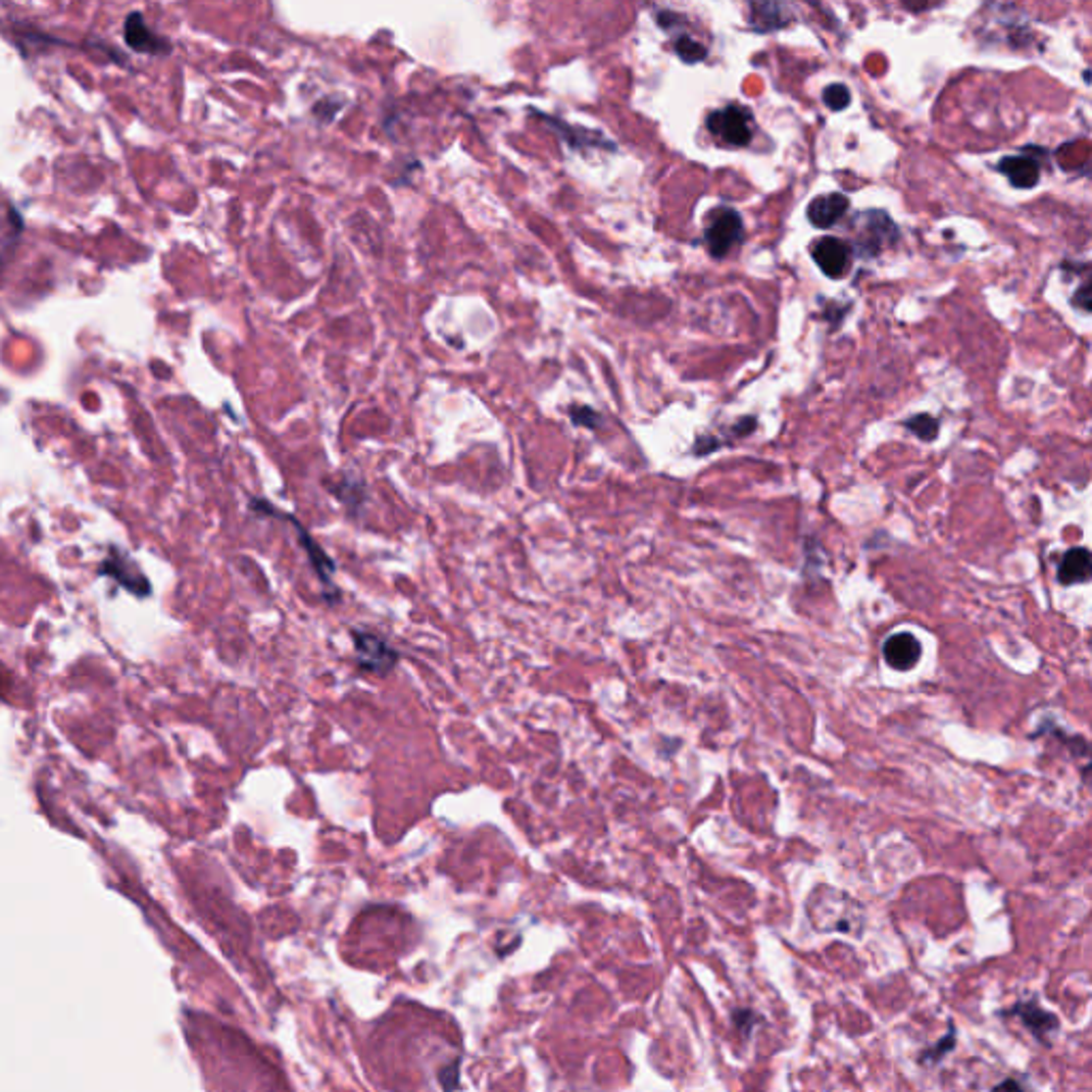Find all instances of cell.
<instances>
[{
  "instance_id": "obj_1",
  "label": "cell",
  "mask_w": 1092,
  "mask_h": 1092,
  "mask_svg": "<svg viewBox=\"0 0 1092 1092\" xmlns=\"http://www.w3.org/2000/svg\"><path fill=\"white\" fill-rule=\"evenodd\" d=\"M807 916L818 932H839L863 937L867 926L865 907L854 896L832 885H818L807 901Z\"/></svg>"
},
{
  "instance_id": "obj_2",
  "label": "cell",
  "mask_w": 1092,
  "mask_h": 1092,
  "mask_svg": "<svg viewBox=\"0 0 1092 1092\" xmlns=\"http://www.w3.org/2000/svg\"><path fill=\"white\" fill-rule=\"evenodd\" d=\"M350 638H353L355 647V662L363 672L384 676L397 669L402 653L393 645H388V640L378 636L372 629L353 627L350 629Z\"/></svg>"
},
{
  "instance_id": "obj_3",
  "label": "cell",
  "mask_w": 1092,
  "mask_h": 1092,
  "mask_svg": "<svg viewBox=\"0 0 1092 1092\" xmlns=\"http://www.w3.org/2000/svg\"><path fill=\"white\" fill-rule=\"evenodd\" d=\"M999 1016L1005 1018V1020H1014L1016 1018V1020L1028 1030L1030 1037H1033L1043 1048H1052V1039L1061 1030L1059 1016L1046 1010L1037 999L1016 1001L1012 1007L999 1012Z\"/></svg>"
},
{
  "instance_id": "obj_4",
  "label": "cell",
  "mask_w": 1092,
  "mask_h": 1092,
  "mask_svg": "<svg viewBox=\"0 0 1092 1092\" xmlns=\"http://www.w3.org/2000/svg\"><path fill=\"white\" fill-rule=\"evenodd\" d=\"M751 114L749 109L740 105H727L713 112L707 120V126L720 141L743 148L751 141Z\"/></svg>"
},
{
  "instance_id": "obj_5",
  "label": "cell",
  "mask_w": 1092,
  "mask_h": 1092,
  "mask_svg": "<svg viewBox=\"0 0 1092 1092\" xmlns=\"http://www.w3.org/2000/svg\"><path fill=\"white\" fill-rule=\"evenodd\" d=\"M284 519H288V521H290V525L295 527V531H297V540H299V544H301V549L306 551L308 560H310V564H312V568H314V572H317V576H319V580H321L323 591H324V598L329 600V604L337 602V600H339V589H337L335 580H333V576H335V562L331 560L329 555L324 553V549L317 542V538H312V536H310V531H308L306 527H303L295 517L284 515Z\"/></svg>"
},
{
  "instance_id": "obj_6",
  "label": "cell",
  "mask_w": 1092,
  "mask_h": 1092,
  "mask_svg": "<svg viewBox=\"0 0 1092 1092\" xmlns=\"http://www.w3.org/2000/svg\"><path fill=\"white\" fill-rule=\"evenodd\" d=\"M740 237H743V221H740L738 212L730 208H720L715 212L705 233L707 246L713 257L715 259L725 257V254L734 248V244H738Z\"/></svg>"
},
{
  "instance_id": "obj_7",
  "label": "cell",
  "mask_w": 1092,
  "mask_h": 1092,
  "mask_svg": "<svg viewBox=\"0 0 1092 1092\" xmlns=\"http://www.w3.org/2000/svg\"><path fill=\"white\" fill-rule=\"evenodd\" d=\"M124 41L130 50H135L139 54L161 56L172 52V43L163 39L161 34H156L137 11L135 14H130L124 22Z\"/></svg>"
},
{
  "instance_id": "obj_8",
  "label": "cell",
  "mask_w": 1092,
  "mask_h": 1092,
  "mask_svg": "<svg viewBox=\"0 0 1092 1092\" xmlns=\"http://www.w3.org/2000/svg\"><path fill=\"white\" fill-rule=\"evenodd\" d=\"M919 658H921V645L914 634L899 632V634H892L888 640H885L883 660H885V664L890 666V669L907 672V670L916 669V664L919 662Z\"/></svg>"
},
{
  "instance_id": "obj_9",
  "label": "cell",
  "mask_w": 1092,
  "mask_h": 1092,
  "mask_svg": "<svg viewBox=\"0 0 1092 1092\" xmlns=\"http://www.w3.org/2000/svg\"><path fill=\"white\" fill-rule=\"evenodd\" d=\"M813 259H816L819 270L828 277H841L849 263V248L841 239L823 237L813 248Z\"/></svg>"
},
{
  "instance_id": "obj_10",
  "label": "cell",
  "mask_w": 1092,
  "mask_h": 1092,
  "mask_svg": "<svg viewBox=\"0 0 1092 1092\" xmlns=\"http://www.w3.org/2000/svg\"><path fill=\"white\" fill-rule=\"evenodd\" d=\"M538 118H542L544 123H549L557 132H560L562 139L570 145V148L574 150H585V148H609L615 150V145L609 143V139H604L600 132H593L587 128H580V126H570L566 123H562L560 118H551L542 112H536Z\"/></svg>"
},
{
  "instance_id": "obj_11",
  "label": "cell",
  "mask_w": 1092,
  "mask_h": 1092,
  "mask_svg": "<svg viewBox=\"0 0 1092 1092\" xmlns=\"http://www.w3.org/2000/svg\"><path fill=\"white\" fill-rule=\"evenodd\" d=\"M847 210H849V201H847L845 194L832 192V194H826V197L813 199L811 205H809L807 216H809V221H811L813 226L830 228L841 221V218L847 214Z\"/></svg>"
},
{
  "instance_id": "obj_12",
  "label": "cell",
  "mask_w": 1092,
  "mask_h": 1092,
  "mask_svg": "<svg viewBox=\"0 0 1092 1092\" xmlns=\"http://www.w3.org/2000/svg\"><path fill=\"white\" fill-rule=\"evenodd\" d=\"M999 169L1016 188H1033L1039 181V163L1033 156H1007L999 163Z\"/></svg>"
},
{
  "instance_id": "obj_13",
  "label": "cell",
  "mask_w": 1092,
  "mask_h": 1092,
  "mask_svg": "<svg viewBox=\"0 0 1092 1092\" xmlns=\"http://www.w3.org/2000/svg\"><path fill=\"white\" fill-rule=\"evenodd\" d=\"M749 24L756 32L779 30L792 22V16L779 3H754L749 7Z\"/></svg>"
},
{
  "instance_id": "obj_14",
  "label": "cell",
  "mask_w": 1092,
  "mask_h": 1092,
  "mask_svg": "<svg viewBox=\"0 0 1092 1092\" xmlns=\"http://www.w3.org/2000/svg\"><path fill=\"white\" fill-rule=\"evenodd\" d=\"M1092 572L1090 553L1088 549H1069L1061 560L1059 566V580L1063 585H1077V582H1086Z\"/></svg>"
},
{
  "instance_id": "obj_15",
  "label": "cell",
  "mask_w": 1092,
  "mask_h": 1092,
  "mask_svg": "<svg viewBox=\"0 0 1092 1092\" xmlns=\"http://www.w3.org/2000/svg\"><path fill=\"white\" fill-rule=\"evenodd\" d=\"M326 489H329V493L335 495L337 500L346 506V511L350 515H353V517L361 515L363 506H366V500H368L366 482H361L353 476H344V478L331 482Z\"/></svg>"
},
{
  "instance_id": "obj_16",
  "label": "cell",
  "mask_w": 1092,
  "mask_h": 1092,
  "mask_svg": "<svg viewBox=\"0 0 1092 1092\" xmlns=\"http://www.w3.org/2000/svg\"><path fill=\"white\" fill-rule=\"evenodd\" d=\"M956 1037H958L956 1026L950 1022L948 1033H945L941 1039H937V1043H932V1046H928V1048H924V1050H919V1052H918V1063H919V1065H924V1067L939 1065L945 1057H948V1054L954 1052V1048H956Z\"/></svg>"
},
{
  "instance_id": "obj_17",
  "label": "cell",
  "mask_w": 1092,
  "mask_h": 1092,
  "mask_svg": "<svg viewBox=\"0 0 1092 1092\" xmlns=\"http://www.w3.org/2000/svg\"><path fill=\"white\" fill-rule=\"evenodd\" d=\"M732 1024L736 1028L738 1037L743 1041H749L754 1037L756 1028L764 1024V1018L756 1010H749V1007H736L732 1012Z\"/></svg>"
},
{
  "instance_id": "obj_18",
  "label": "cell",
  "mask_w": 1092,
  "mask_h": 1092,
  "mask_svg": "<svg viewBox=\"0 0 1092 1092\" xmlns=\"http://www.w3.org/2000/svg\"><path fill=\"white\" fill-rule=\"evenodd\" d=\"M674 52L685 65H698L707 58V47L696 39H691L689 34H678V39L674 41Z\"/></svg>"
},
{
  "instance_id": "obj_19",
  "label": "cell",
  "mask_w": 1092,
  "mask_h": 1092,
  "mask_svg": "<svg viewBox=\"0 0 1092 1092\" xmlns=\"http://www.w3.org/2000/svg\"><path fill=\"white\" fill-rule=\"evenodd\" d=\"M905 427L912 433H916L918 438L924 440V442H932L939 433V422L934 421L930 415H916L905 422Z\"/></svg>"
},
{
  "instance_id": "obj_20",
  "label": "cell",
  "mask_w": 1092,
  "mask_h": 1092,
  "mask_svg": "<svg viewBox=\"0 0 1092 1092\" xmlns=\"http://www.w3.org/2000/svg\"><path fill=\"white\" fill-rule=\"evenodd\" d=\"M823 103H826L828 109L832 112H843V109L849 107L852 103V94L843 86V83H832L826 90H823Z\"/></svg>"
},
{
  "instance_id": "obj_21",
  "label": "cell",
  "mask_w": 1092,
  "mask_h": 1092,
  "mask_svg": "<svg viewBox=\"0 0 1092 1092\" xmlns=\"http://www.w3.org/2000/svg\"><path fill=\"white\" fill-rule=\"evenodd\" d=\"M568 415H570V419H572L574 424H578V427L598 429L602 424V417L589 406H570Z\"/></svg>"
},
{
  "instance_id": "obj_22",
  "label": "cell",
  "mask_w": 1092,
  "mask_h": 1092,
  "mask_svg": "<svg viewBox=\"0 0 1092 1092\" xmlns=\"http://www.w3.org/2000/svg\"><path fill=\"white\" fill-rule=\"evenodd\" d=\"M344 105H346L344 99L337 101V99H333V96H326V99H321L317 105H314L312 112H314V116L319 118V123L326 124V123H331V120L337 116V112Z\"/></svg>"
},
{
  "instance_id": "obj_23",
  "label": "cell",
  "mask_w": 1092,
  "mask_h": 1092,
  "mask_svg": "<svg viewBox=\"0 0 1092 1092\" xmlns=\"http://www.w3.org/2000/svg\"><path fill=\"white\" fill-rule=\"evenodd\" d=\"M990 1092H1033V1090H1030L1024 1079L1020 1077H1005L1003 1082H999Z\"/></svg>"
},
{
  "instance_id": "obj_24",
  "label": "cell",
  "mask_w": 1092,
  "mask_h": 1092,
  "mask_svg": "<svg viewBox=\"0 0 1092 1092\" xmlns=\"http://www.w3.org/2000/svg\"><path fill=\"white\" fill-rule=\"evenodd\" d=\"M1071 303H1073V306H1075L1077 310L1090 312L1092 301H1090V284H1088V282H1084L1082 286H1079V290L1075 293V297L1071 299Z\"/></svg>"
},
{
  "instance_id": "obj_25",
  "label": "cell",
  "mask_w": 1092,
  "mask_h": 1092,
  "mask_svg": "<svg viewBox=\"0 0 1092 1092\" xmlns=\"http://www.w3.org/2000/svg\"><path fill=\"white\" fill-rule=\"evenodd\" d=\"M720 446H721V444H720L718 438H713V435H702V438L696 440L694 453H696V455H709V453H713V451H718Z\"/></svg>"
},
{
  "instance_id": "obj_26",
  "label": "cell",
  "mask_w": 1092,
  "mask_h": 1092,
  "mask_svg": "<svg viewBox=\"0 0 1092 1092\" xmlns=\"http://www.w3.org/2000/svg\"><path fill=\"white\" fill-rule=\"evenodd\" d=\"M754 429H756V419H754V417L740 419V421L734 424V427H732V431H734L736 435H747V433H751Z\"/></svg>"
},
{
  "instance_id": "obj_27",
  "label": "cell",
  "mask_w": 1092,
  "mask_h": 1092,
  "mask_svg": "<svg viewBox=\"0 0 1092 1092\" xmlns=\"http://www.w3.org/2000/svg\"><path fill=\"white\" fill-rule=\"evenodd\" d=\"M1084 81L1090 83V73H1088V71H1084Z\"/></svg>"
}]
</instances>
